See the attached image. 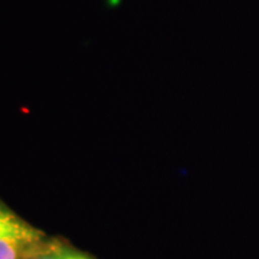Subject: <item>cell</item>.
<instances>
[{"label": "cell", "instance_id": "obj_1", "mask_svg": "<svg viewBox=\"0 0 259 259\" xmlns=\"http://www.w3.org/2000/svg\"><path fill=\"white\" fill-rule=\"evenodd\" d=\"M50 239L0 199V259H29Z\"/></svg>", "mask_w": 259, "mask_h": 259}, {"label": "cell", "instance_id": "obj_2", "mask_svg": "<svg viewBox=\"0 0 259 259\" xmlns=\"http://www.w3.org/2000/svg\"><path fill=\"white\" fill-rule=\"evenodd\" d=\"M29 259H97L64 240L50 239Z\"/></svg>", "mask_w": 259, "mask_h": 259}]
</instances>
